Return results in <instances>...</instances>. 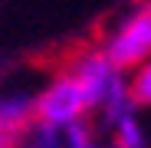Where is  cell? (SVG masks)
<instances>
[{"instance_id":"2","label":"cell","mask_w":151,"mask_h":148,"mask_svg":"<svg viewBox=\"0 0 151 148\" xmlns=\"http://www.w3.org/2000/svg\"><path fill=\"white\" fill-rule=\"evenodd\" d=\"M102 53L122 66L125 72H132L151 56V0H135L128 4L99 36Z\"/></svg>"},{"instance_id":"4","label":"cell","mask_w":151,"mask_h":148,"mask_svg":"<svg viewBox=\"0 0 151 148\" xmlns=\"http://www.w3.org/2000/svg\"><path fill=\"white\" fill-rule=\"evenodd\" d=\"M95 138L92 122H79V125H33L20 135L17 148H89Z\"/></svg>"},{"instance_id":"5","label":"cell","mask_w":151,"mask_h":148,"mask_svg":"<svg viewBox=\"0 0 151 148\" xmlns=\"http://www.w3.org/2000/svg\"><path fill=\"white\" fill-rule=\"evenodd\" d=\"M128 95L141 112H151V56L128 72Z\"/></svg>"},{"instance_id":"6","label":"cell","mask_w":151,"mask_h":148,"mask_svg":"<svg viewBox=\"0 0 151 148\" xmlns=\"http://www.w3.org/2000/svg\"><path fill=\"white\" fill-rule=\"evenodd\" d=\"M0 82H4V79H0Z\"/></svg>"},{"instance_id":"1","label":"cell","mask_w":151,"mask_h":148,"mask_svg":"<svg viewBox=\"0 0 151 148\" xmlns=\"http://www.w3.org/2000/svg\"><path fill=\"white\" fill-rule=\"evenodd\" d=\"M76 79H79L86 99H89V115L95 125H102L105 118L118 115L122 109L135 105L132 95H128V72L122 66H115L102 46L92 43V46H82L63 63Z\"/></svg>"},{"instance_id":"3","label":"cell","mask_w":151,"mask_h":148,"mask_svg":"<svg viewBox=\"0 0 151 148\" xmlns=\"http://www.w3.org/2000/svg\"><path fill=\"white\" fill-rule=\"evenodd\" d=\"M36 122L40 125H79L92 122L89 99L66 66H59L40 89H36Z\"/></svg>"}]
</instances>
